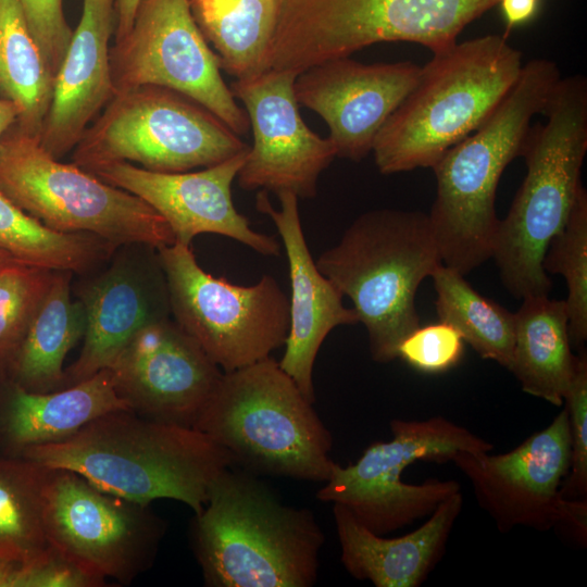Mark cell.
<instances>
[{"label": "cell", "instance_id": "obj_1", "mask_svg": "<svg viewBox=\"0 0 587 587\" xmlns=\"http://www.w3.org/2000/svg\"><path fill=\"white\" fill-rule=\"evenodd\" d=\"M47 469L75 472L101 490L149 505L174 499L202 511L213 482L233 467L229 453L203 432L134 411L104 414L68 438L25 447Z\"/></svg>", "mask_w": 587, "mask_h": 587}, {"label": "cell", "instance_id": "obj_2", "mask_svg": "<svg viewBox=\"0 0 587 587\" xmlns=\"http://www.w3.org/2000/svg\"><path fill=\"white\" fill-rule=\"evenodd\" d=\"M207 586L311 587L324 534L308 509L285 504L262 480L229 467L191 524Z\"/></svg>", "mask_w": 587, "mask_h": 587}, {"label": "cell", "instance_id": "obj_3", "mask_svg": "<svg viewBox=\"0 0 587 587\" xmlns=\"http://www.w3.org/2000/svg\"><path fill=\"white\" fill-rule=\"evenodd\" d=\"M560 78L551 60L524 63L489 117L432 167L437 190L428 216L444 265L466 275L492 257L500 177L521 157L530 121L542 113Z\"/></svg>", "mask_w": 587, "mask_h": 587}, {"label": "cell", "instance_id": "obj_4", "mask_svg": "<svg viewBox=\"0 0 587 587\" xmlns=\"http://www.w3.org/2000/svg\"><path fill=\"white\" fill-rule=\"evenodd\" d=\"M504 35H485L433 53L373 145L382 174L433 167L495 111L523 67Z\"/></svg>", "mask_w": 587, "mask_h": 587}, {"label": "cell", "instance_id": "obj_5", "mask_svg": "<svg viewBox=\"0 0 587 587\" xmlns=\"http://www.w3.org/2000/svg\"><path fill=\"white\" fill-rule=\"evenodd\" d=\"M529 128L521 157L526 175L508 215L499 220L492 257L503 286L516 298L548 295L552 282L542 262L564 227L578 190L587 153V78H560Z\"/></svg>", "mask_w": 587, "mask_h": 587}, {"label": "cell", "instance_id": "obj_6", "mask_svg": "<svg viewBox=\"0 0 587 587\" xmlns=\"http://www.w3.org/2000/svg\"><path fill=\"white\" fill-rule=\"evenodd\" d=\"M193 427L254 475L325 483L335 464L313 402L271 357L223 372Z\"/></svg>", "mask_w": 587, "mask_h": 587}, {"label": "cell", "instance_id": "obj_7", "mask_svg": "<svg viewBox=\"0 0 587 587\" xmlns=\"http://www.w3.org/2000/svg\"><path fill=\"white\" fill-rule=\"evenodd\" d=\"M315 263L352 301L372 359L388 363L398 358L402 339L420 327L415 295L441 258L428 214L377 209L358 216Z\"/></svg>", "mask_w": 587, "mask_h": 587}, {"label": "cell", "instance_id": "obj_8", "mask_svg": "<svg viewBox=\"0 0 587 587\" xmlns=\"http://www.w3.org/2000/svg\"><path fill=\"white\" fill-rule=\"evenodd\" d=\"M498 0H276L267 70L297 75L371 45L419 43L433 53L449 48Z\"/></svg>", "mask_w": 587, "mask_h": 587}, {"label": "cell", "instance_id": "obj_9", "mask_svg": "<svg viewBox=\"0 0 587 587\" xmlns=\"http://www.w3.org/2000/svg\"><path fill=\"white\" fill-rule=\"evenodd\" d=\"M0 190L58 232L92 234L116 248L175 242L165 220L140 198L61 162L16 125L0 141Z\"/></svg>", "mask_w": 587, "mask_h": 587}, {"label": "cell", "instance_id": "obj_10", "mask_svg": "<svg viewBox=\"0 0 587 587\" xmlns=\"http://www.w3.org/2000/svg\"><path fill=\"white\" fill-rule=\"evenodd\" d=\"M392 438L371 444L355 463L335 462L317 491L323 502L344 505L371 532L385 536L429 516L448 497L461 491L458 482L430 478L402 482L405 467L417 461L447 463L460 452H490L494 445L444 416L390 421Z\"/></svg>", "mask_w": 587, "mask_h": 587}, {"label": "cell", "instance_id": "obj_11", "mask_svg": "<svg viewBox=\"0 0 587 587\" xmlns=\"http://www.w3.org/2000/svg\"><path fill=\"white\" fill-rule=\"evenodd\" d=\"M220 118L173 90L145 86L117 93L73 149V163L124 161L176 173L208 167L249 150Z\"/></svg>", "mask_w": 587, "mask_h": 587}, {"label": "cell", "instance_id": "obj_12", "mask_svg": "<svg viewBox=\"0 0 587 587\" xmlns=\"http://www.w3.org/2000/svg\"><path fill=\"white\" fill-rule=\"evenodd\" d=\"M157 250L172 319L223 372L253 364L285 345L289 299L272 275L236 285L205 272L190 246L174 242Z\"/></svg>", "mask_w": 587, "mask_h": 587}, {"label": "cell", "instance_id": "obj_13", "mask_svg": "<svg viewBox=\"0 0 587 587\" xmlns=\"http://www.w3.org/2000/svg\"><path fill=\"white\" fill-rule=\"evenodd\" d=\"M110 63L115 95L163 87L207 109L237 135L249 130L248 115L225 84L189 0H142L130 30L110 49Z\"/></svg>", "mask_w": 587, "mask_h": 587}, {"label": "cell", "instance_id": "obj_14", "mask_svg": "<svg viewBox=\"0 0 587 587\" xmlns=\"http://www.w3.org/2000/svg\"><path fill=\"white\" fill-rule=\"evenodd\" d=\"M43 524L48 544L62 555L99 579L124 585L152 565L165 533L149 505L62 469H49Z\"/></svg>", "mask_w": 587, "mask_h": 587}, {"label": "cell", "instance_id": "obj_15", "mask_svg": "<svg viewBox=\"0 0 587 587\" xmlns=\"http://www.w3.org/2000/svg\"><path fill=\"white\" fill-rule=\"evenodd\" d=\"M297 76L291 71L266 70L235 79L229 87L243 103L253 134V145L236 177L245 190L313 198L321 173L337 157L330 140L302 120L295 95Z\"/></svg>", "mask_w": 587, "mask_h": 587}, {"label": "cell", "instance_id": "obj_16", "mask_svg": "<svg viewBox=\"0 0 587 587\" xmlns=\"http://www.w3.org/2000/svg\"><path fill=\"white\" fill-rule=\"evenodd\" d=\"M451 462L467 477L478 504L500 532L554 528L571 463L567 411L561 410L547 427L508 452H460Z\"/></svg>", "mask_w": 587, "mask_h": 587}, {"label": "cell", "instance_id": "obj_17", "mask_svg": "<svg viewBox=\"0 0 587 587\" xmlns=\"http://www.w3.org/2000/svg\"><path fill=\"white\" fill-rule=\"evenodd\" d=\"M132 411L193 427L223 371L172 317L141 328L108 367Z\"/></svg>", "mask_w": 587, "mask_h": 587}, {"label": "cell", "instance_id": "obj_18", "mask_svg": "<svg viewBox=\"0 0 587 587\" xmlns=\"http://www.w3.org/2000/svg\"><path fill=\"white\" fill-rule=\"evenodd\" d=\"M112 261L80 286L85 333L78 358L64 372L71 386L108 369L145 326L171 316L166 278L157 248L118 247Z\"/></svg>", "mask_w": 587, "mask_h": 587}, {"label": "cell", "instance_id": "obj_19", "mask_svg": "<svg viewBox=\"0 0 587 587\" xmlns=\"http://www.w3.org/2000/svg\"><path fill=\"white\" fill-rule=\"evenodd\" d=\"M248 151L197 172H153L124 161L86 171L149 204L165 220L175 242L190 246L200 234H218L263 255H278L279 242L253 230L233 202L232 184Z\"/></svg>", "mask_w": 587, "mask_h": 587}, {"label": "cell", "instance_id": "obj_20", "mask_svg": "<svg viewBox=\"0 0 587 587\" xmlns=\"http://www.w3.org/2000/svg\"><path fill=\"white\" fill-rule=\"evenodd\" d=\"M420 72V65L408 61L365 64L335 58L299 74L295 95L325 121L336 155L359 162L372 152L377 134Z\"/></svg>", "mask_w": 587, "mask_h": 587}, {"label": "cell", "instance_id": "obj_21", "mask_svg": "<svg viewBox=\"0 0 587 587\" xmlns=\"http://www.w3.org/2000/svg\"><path fill=\"white\" fill-rule=\"evenodd\" d=\"M277 196L280 209L272 205L264 190L258 192L255 207L273 221L288 260L289 330L278 364L314 402L313 367L323 341L336 326L355 324L359 319L353 309L344 305L342 294L320 272L310 253L299 216V198L289 191Z\"/></svg>", "mask_w": 587, "mask_h": 587}, {"label": "cell", "instance_id": "obj_22", "mask_svg": "<svg viewBox=\"0 0 587 587\" xmlns=\"http://www.w3.org/2000/svg\"><path fill=\"white\" fill-rule=\"evenodd\" d=\"M114 0H83L79 23L54 75L52 98L38 135L55 159L73 150L89 123L113 99L110 38Z\"/></svg>", "mask_w": 587, "mask_h": 587}, {"label": "cell", "instance_id": "obj_23", "mask_svg": "<svg viewBox=\"0 0 587 587\" xmlns=\"http://www.w3.org/2000/svg\"><path fill=\"white\" fill-rule=\"evenodd\" d=\"M462 507L463 496L458 491L415 530L386 538L362 525L344 505L333 503L341 563L351 576L376 587H420L442 559Z\"/></svg>", "mask_w": 587, "mask_h": 587}, {"label": "cell", "instance_id": "obj_24", "mask_svg": "<svg viewBox=\"0 0 587 587\" xmlns=\"http://www.w3.org/2000/svg\"><path fill=\"white\" fill-rule=\"evenodd\" d=\"M130 410L118 396L112 374L103 369L64 388L36 392L13 384L2 415L10 446L25 447L71 437L93 420L115 411Z\"/></svg>", "mask_w": 587, "mask_h": 587}, {"label": "cell", "instance_id": "obj_25", "mask_svg": "<svg viewBox=\"0 0 587 587\" xmlns=\"http://www.w3.org/2000/svg\"><path fill=\"white\" fill-rule=\"evenodd\" d=\"M514 346L508 370L522 390L561 407L576 367L565 300L528 296L514 313Z\"/></svg>", "mask_w": 587, "mask_h": 587}, {"label": "cell", "instance_id": "obj_26", "mask_svg": "<svg viewBox=\"0 0 587 587\" xmlns=\"http://www.w3.org/2000/svg\"><path fill=\"white\" fill-rule=\"evenodd\" d=\"M72 272L54 271L50 286L10 359L14 385L48 392L66 387L64 360L83 339L85 311L71 295Z\"/></svg>", "mask_w": 587, "mask_h": 587}, {"label": "cell", "instance_id": "obj_27", "mask_svg": "<svg viewBox=\"0 0 587 587\" xmlns=\"http://www.w3.org/2000/svg\"><path fill=\"white\" fill-rule=\"evenodd\" d=\"M193 17L235 79L266 71L276 25V0H189Z\"/></svg>", "mask_w": 587, "mask_h": 587}, {"label": "cell", "instance_id": "obj_28", "mask_svg": "<svg viewBox=\"0 0 587 587\" xmlns=\"http://www.w3.org/2000/svg\"><path fill=\"white\" fill-rule=\"evenodd\" d=\"M53 80L20 0H0V98L18 108L15 125L22 132L38 137Z\"/></svg>", "mask_w": 587, "mask_h": 587}, {"label": "cell", "instance_id": "obj_29", "mask_svg": "<svg viewBox=\"0 0 587 587\" xmlns=\"http://www.w3.org/2000/svg\"><path fill=\"white\" fill-rule=\"evenodd\" d=\"M0 249L24 264L82 274L110 259L117 248L92 234L51 229L0 190Z\"/></svg>", "mask_w": 587, "mask_h": 587}, {"label": "cell", "instance_id": "obj_30", "mask_svg": "<svg viewBox=\"0 0 587 587\" xmlns=\"http://www.w3.org/2000/svg\"><path fill=\"white\" fill-rule=\"evenodd\" d=\"M430 277L439 320L453 326L483 359L508 369L514 346V313L482 296L464 275L442 263Z\"/></svg>", "mask_w": 587, "mask_h": 587}, {"label": "cell", "instance_id": "obj_31", "mask_svg": "<svg viewBox=\"0 0 587 587\" xmlns=\"http://www.w3.org/2000/svg\"><path fill=\"white\" fill-rule=\"evenodd\" d=\"M49 469L20 455L0 459V553L28 561L43 552V495Z\"/></svg>", "mask_w": 587, "mask_h": 587}, {"label": "cell", "instance_id": "obj_32", "mask_svg": "<svg viewBox=\"0 0 587 587\" xmlns=\"http://www.w3.org/2000/svg\"><path fill=\"white\" fill-rule=\"evenodd\" d=\"M546 273L561 274L567 285L565 300L571 344L587 339V191L580 187L564 227L551 239L542 262Z\"/></svg>", "mask_w": 587, "mask_h": 587}, {"label": "cell", "instance_id": "obj_33", "mask_svg": "<svg viewBox=\"0 0 587 587\" xmlns=\"http://www.w3.org/2000/svg\"><path fill=\"white\" fill-rule=\"evenodd\" d=\"M53 272L15 260L0 266V363L9 362L16 351Z\"/></svg>", "mask_w": 587, "mask_h": 587}, {"label": "cell", "instance_id": "obj_34", "mask_svg": "<svg viewBox=\"0 0 587 587\" xmlns=\"http://www.w3.org/2000/svg\"><path fill=\"white\" fill-rule=\"evenodd\" d=\"M571 437V463L561 485L566 499L587 497V355H576V367L564 397Z\"/></svg>", "mask_w": 587, "mask_h": 587}, {"label": "cell", "instance_id": "obj_35", "mask_svg": "<svg viewBox=\"0 0 587 587\" xmlns=\"http://www.w3.org/2000/svg\"><path fill=\"white\" fill-rule=\"evenodd\" d=\"M463 351L461 334L440 321L411 332L398 346L397 354L419 372L438 374L455 366Z\"/></svg>", "mask_w": 587, "mask_h": 587}, {"label": "cell", "instance_id": "obj_36", "mask_svg": "<svg viewBox=\"0 0 587 587\" xmlns=\"http://www.w3.org/2000/svg\"><path fill=\"white\" fill-rule=\"evenodd\" d=\"M20 3L30 32L54 76L73 35L64 16L63 0H20Z\"/></svg>", "mask_w": 587, "mask_h": 587}, {"label": "cell", "instance_id": "obj_37", "mask_svg": "<svg viewBox=\"0 0 587 587\" xmlns=\"http://www.w3.org/2000/svg\"><path fill=\"white\" fill-rule=\"evenodd\" d=\"M99 579L49 547L26 561L18 587H101Z\"/></svg>", "mask_w": 587, "mask_h": 587}, {"label": "cell", "instance_id": "obj_38", "mask_svg": "<svg viewBox=\"0 0 587 587\" xmlns=\"http://www.w3.org/2000/svg\"><path fill=\"white\" fill-rule=\"evenodd\" d=\"M555 527L562 528L579 545L586 546L587 501L586 499L563 498Z\"/></svg>", "mask_w": 587, "mask_h": 587}, {"label": "cell", "instance_id": "obj_39", "mask_svg": "<svg viewBox=\"0 0 587 587\" xmlns=\"http://www.w3.org/2000/svg\"><path fill=\"white\" fill-rule=\"evenodd\" d=\"M507 32L524 26L536 18L540 0H498Z\"/></svg>", "mask_w": 587, "mask_h": 587}, {"label": "cell", "instance_id": "obj_40", "mask_svg": "<svg viewBox=\"0 0 587 587\" xmlns=\"http://www.w3.org/2000/svg\"><path fill=\"white\" fill-rule=\"evenodd\" d=\"M142 0H114L115 41L121 40L130 30Z\"/></svg>", "mask_w": 587, "mask_h": 587}, {"label": "cell", "instance_id": "obj_41", "mask_svg": "<svg viewBox=\"0 0 587 587\" xmlns=\"http://www.w3.org/2000/svg\"><path fill=\"white\" fill-rule=\"evenodd\" d=\"M25 563L0 553V587H18Z\"/></svg>", "mask_w": 587, "mask_h": 587}, {"label": "cell", "instance_id": "obj_42", "mask_svg": "<svg viewBox=\"0 0 587 587\" xmlns=\"http://www.w3.org/2000/svg\"><path fill=\"white\" fill-rule=\"evenodd\" d=\"M18 116V108L13 102L0 98V141L17 123Z\"/></svg>", "mask_w": 587, "mask_h": 587}, {"label": "cell", "instance_id": "obj_43", "mask_svg": "<svg viewBox=\"0 0 587 587\" xmlns=\"http://www.w3.org/2000/svg\"><path fill=\"white\" fill-rule=\"evenodd\" d=\"M11 260H13V258L4 250L0 249V266Z\"/></svg>", "mask_w": 587, "mask_h": 587}]
</instances>
